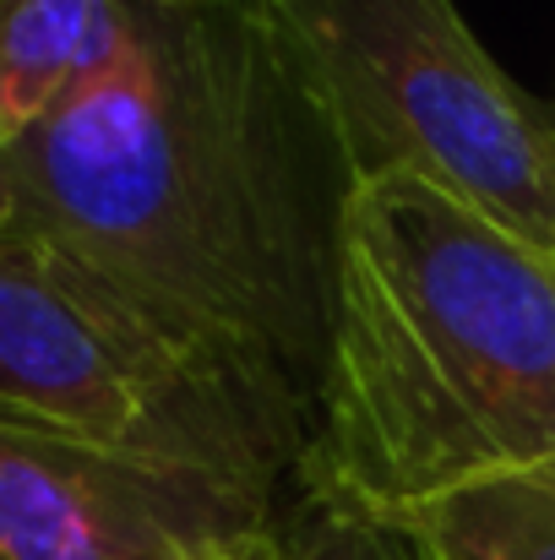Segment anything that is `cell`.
Returning a JSON list of instances; mask_svg holds the SVG:
<instances>
[{
    "label": "cell",
    "instance_id": "9",
    "mask_svg": "<svg viewBox=\"0 0 555 560\" xmlns=\"http://www.w3.org/2000/svg\"><path fill=\"white\" fill-rule=\"evenodd\" d=\"M153 5H229V0H153Z\"/></svg>",
    "mask_w": 555,
    "mask_h": 560
},
{
    "label": "cell",
    "instance_id": "1",
    "mask_svg": "<svg viewBox=\"0 0 555 560\" xmlns=\"http://www.w3.org/2000/svg\"><path fill=\"white\" fill-rule=\"evenodd\" d=\"M338 131L267 0L153 5L109 77L0 148L5 234H27L316 452L338 229Z\"/></svg>",
    "mask_w": 555,
    "mask_h": 560
},
{
    "label": "cell",
    "instance_id": "4",
    "mask_svg": "<svg viewBox=\"0 0 555 560\" xmlns=\"http://www.w3.org/2000/svg\"><path fill=\"white\" fill-rule=\"evenodd\" d=\"M0 419L273 501L300 479L223 375L27 234H0Z\"/></svg>",
    "mask_w": 555,
    "mask_h": 560
},
{
    "label": "cell",
    "instance_id": "3",
    "mask_svg": "<svg viewBox=\"0 0 555 560\" xmlns=\"http://www.w3.org/2000/svg\"><path fill=\"white\" fill-rule=\"evenodd\" d=\"M355 186L419 175L555 256V104L518 88L452 0H267Z\"/></svg>",
    "mask_w": 555,
    "mask_h": 560
},
{
    "label": "cell",
    "instance_id": "6",
    "mask_svg": "<svg viewBox=\"0 0 555 560\" xmlns=\"http://www.w3.org/2000/svg\"><path fill=\"white\" fill-rule=\"evenodd\" d=\"M131 33L137 0H0V148L109 77Z\"/></svg>",
    "mask_w": 555,
    "mask_h": 560
},
{
    "label": "cell",
    "instance_id": "8",
    "mask_svg": "<svg viewBox=\"0 0 555 560\" xmlns=\"http://www.w3.org/2000/svg\"><path fill=\"white\" fill-rule=\"evenodd\" d=\"M256 560H436L403 523L381 517L327 479H294Z\"/></svg>",
    "mask_w": 555,
    "mask_h": 560
},
{
    "label": "cell",
    "instance_id": "2",
    "mask_svg": "<svg viewBox=\"0 0 555 560\" xmlns=\"http://www.w3.org/2000/svg\"><path fill=\"white\" fill-rule=\"evenodd\" d=\"M555 457V256L419 175L344 201L316 452L300 468L392 517Z\"/></svg>",
    "mask_w": 555,
    "mask_h": 560
},
{
    "label": "cell",
    "instance_id": "5",
    "mask_svg": "<svg viewBox=\"0 0 555 560\" xmlns=\"http://www.w3.org/2000/svg\"><path fill=\"white\" fill-rule=\"evenodd\" d=\"M278 506L0 419V560H256Z\"/></svg>",
    "mask_w": 555,
    "mask_h": 560
},
{
    "label": "cell",
    "instance_id": "10",
    "mask_svg": "<svg viewBox=\"0 0 555 560\" xmlns=\"http://www.w3.org/2000/svg\"><path fill=\"white\" fill-rule=\"evenodd\" d=\"M0 234H5V212H0Z\"/></svg>",
    "mask_w": 555,
    "mask_h": 560
},
{
    "label": "cell",
    "instance_id": "7",
    "mask_svg": "<svg viewBox=\"0 0 555 560\" xmlns=\"http://www.w3.org/2000/svg\"><path fill=\"white\" fill-rule=\"evenodd\" d=\"M436 560H555V457L392 512Z\"/></svg>",
    "mask_w": 555,
    "mask_h": 560
}]
</instances>
